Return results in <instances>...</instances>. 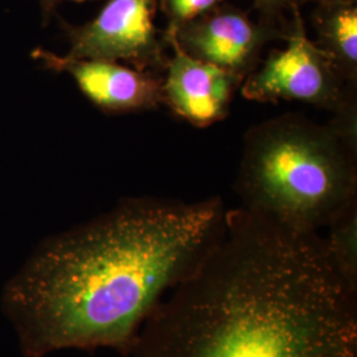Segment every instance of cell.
I'll return each instance as SVG.
<instances>
[{
    "mask_svg": "<svg viewBox=\"0 0 357 357\" xmlns=\"http://www.w3.org/2000/svg\"><path fill=\"white\" fill-rule=\"evenodd\" d=\"M284 36L286 31L253 20L241 8L222 1L181 26L174 38L193 59L245 79L261 64L266 44Z\"/></svg>",
    "mask_w": 357,
    "mask_h": 357,
    "instance_id": "6",
    "label": "cell"
},
{
    "mask_svg": "<svg viewBox=\"0 0 357 357\" xmlns=\"http://www.w3.org/2000/svg\"><path fill=\"white\" fill-rule=\"evenodd\" d=\"M158 0H106L84 24L56 15L69 44L66 56L114 61L139 70L162 73L169 54L165 29L155 24Z\"/></svg>",
    "mask_w": 357,
    "mask_h": 357,
    "instance_id": "5",
    "label": "cell"
},
{
    "mask_svg": "<svg viewBox=\"0 0 357 357\" xmlns=\"http://www.w3.org/2000/svg\"><path fill=\"white\" fill-rule=\"evenodd\" d=\"M303 0H253L258 20L287 32L294 8H302Z\"/></svg>",
    "mask_w": 357,
    "mask_h": 357,
    "instance_id": "12",
    "label": "cell"
},
{
    "mask_svg": "<svg viewBox=\"0 0 357 357\" xmlns=\"http://www.w3.org/2000/svg\"><path fill=\"white\" fill-rule=\"evenodd\" d=\"M41 13V20L44 26H48L52 19L57 15V8L60 4L72 1V3H86V1H97V0H38Z\"/></svg>",
    "mask_w": 357,
    "mask_h": 357,
    "instance_id": "13",
    "label": "cell"
},
{
    "mask_svg": "<svg viewBox=\"0 0 357 357\" xmlns=\"http://www.w3.org/2000/svg\"><path fill=\"white\" fill-rule=\"evenodd\" d=\"M172 54L163 72V103L192 126L204 128L224 121L243 79L216 65L193 59L167 38Z\"/></svg>",
    "mask_w": 357,
    "mask_h": 357,
    "instance_id": "8",
    "label": "cell"
},
{
    "mask_svg": "<svg viewBox=\"0 0 357 357\" xmlns=\"http://www.w3.org/2000/svg\"><path fill=\"white\" fill-rule=\"evenodd\" d=\"M241 208L287 229L319 231L357 202V110L319 125L283 114L249 128L234 184Z\"/></svg>",
    "mask_w": 357,
    "mask_h": 357,
    "instance_id": "3",
    "label": "cell"
},
{
    "mask_svg": "<svg viewBox=\"0 0 357 357\" xmlns=\"http://www.w3.org/2000/svg\"><path fill=\"white\" fill-rule=\"evenodd\" d=\"M222 1L225 0H158V8L166 16V38H174L181 26L209 13Z\"/></svg>",
    "mask_w": 357,
    "mask_h": 357,
    "instance_id": "11",
    "label": "cell"
},
{
    "mask_svg": "<svg viewBox=\"0 0 357 357\" xmlns=\"http://www.w3.org/2000/svg\"><path fill=\"white\" fill-rule=\"evenodd\" d=\"M221 197L138 196L35 248L1 291L23 357L112 348L130 356L142 327L220 238Z\"/></svg>",
    "mask_w": 357,
    "mask_h": 357,
    "instance_id": "1",
    "label": "cell"
},
{
    "mask_svg": "<svg viewBox=\"0 0 357 357\" xmlns=\"http://www.w3.org/2000/svg\"><path fill=\"white\" fill-rule=\"evenodd\" d=\"M286 47L271 50L243 79V98L255 102H301L332 114L357 102V88L348 85L331 60L308 38L301 8H294Z\"/></svg>",
    "mask_w": 357,
    "mask_h": 357,
    "instance_id": "4",
    "label": "cell"
},
{
    "mask_svg": "<svg viewBox=\"0 0 357 357\" xmlns=\"http://www.w3.org/2000/svg\"><path fill=\"white\" fill-rule=\"evenodd\" d=\"M311 23L315 45L344 78L357 88V3L314 4Z\"/></svg>",
    "mask_w": 357,
    "mask_h": 357,
    "instance_id": "9",
    "label": "cell"
},
{
    "mask_svg": "<svg viewBox=\"0 0 357 357\" xmlns=\"http://www.w3.org/2000/svg\"><path fill=\"white\" fill-rule=\"evenodd\" d=\"M327 255L347 287L357 294V202L348 205L327 225Z\"/></svg>",
    "mask_w": 357,
    "mask_h": 357,
    "instance_id": "10",
    "label": "cell"
},
{
    "mask_svg": "<svg viewBox=\"0 0 357 357\" xmlns=\"http://www.w3.org/2000/svg\"><path fill=\"white\" fill-rule=\"evenodd\" d=\"M303 3H312V4H320V3H357V0H303Z\"/></svg>",
    "mask_w": 357,
    "mask_h": 357,
    "instance_id": "14",
    "label": "cell"
},
{
    "mask_svg": "<svg viewBox=\"0 0 357 357\" xmlns=\"http://www.w3.org/2000/svg\"><path fill=\"white\" fill-rule=\"evenodd\" d=\"M130 356H357V294L319 231L227 209L220 238L156 307Z\"/></svg>",
    "mask_w": 357,
    "mask_h": 357,
    "instance_id": "2",
    "label": "cell"
},
{
    "mask_svg": "<svg viewBox=\"0 0 357 357\" xmlns=\"http://www.w3.org/2000/svg\"><path fill=\"white\" fill-rule=\"evenodd\" d=\"M31 57L48 70L70 77L84 97L105 114L142 113L163 103L162 73L114 61L75 59L41 47L31 52Z\"/></svg>",
    "mask_w": 357,
    "mask_h": 357,
    "instance_id": "7",
    "label": "cell"
},
{
    "mask_svg": "<svg viewBox=\"0 0 357 357\" xmlns=\"http://www.w3.org/2000/svg\"><path fill=\"white\" fill-rule=\"evenodd\" d=\"M354 357H357V356H354Z\"/></svg>",
    "mask_w": 357,
    "mask_h": 357,
    "instance_id": "15",
    "label": "cell"
}]
</instances>
